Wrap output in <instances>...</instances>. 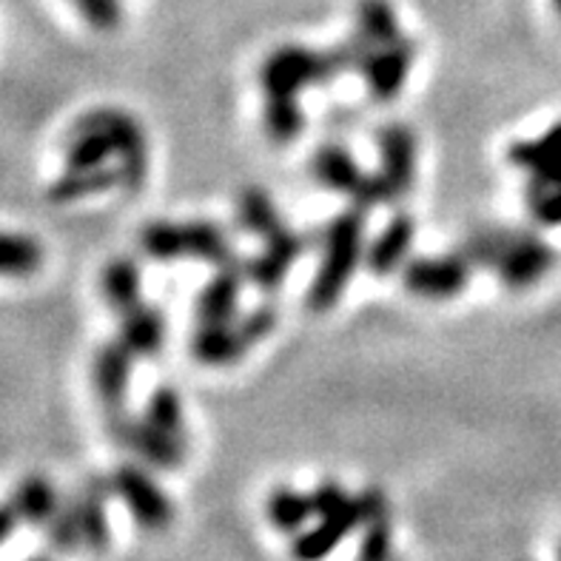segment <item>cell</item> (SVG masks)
Segmentation results:
<instances>
[{
    "label": "cell",
    "mask_w": 561,
    "mask_h": 561,
    "mask_svg": "<svg viewBox=\"0 0 561 561\" xmlns=\"http://www.w3.org/2000/svg\"><path fill=\"white\" fill-rule=\"evenodd\" d=\"M365 256V220L363 211H345L331 220L322 234V260L311 288H308V308L331 311L340 302L342 291L348 288L356 265Z\"/></svg>",
    "instance_id": "cell-1"
},
{
    "label": "cell",
    "mask_w": 561,
    "mask_h": 561,
    "mask_svg": "<svg viewBox=\"0 0 561 561\" xmlns=\"http://www.w3.org/2000/svg\"><path fill=\"white\" fill-rule=\"evenodd\" d=\"M345 75L334 49L317 51L306 46H279L260 66V85L265 98H299L302 89L334 83Z\"/></svg>",
    "instance_id": "cell-2"
},
{
    "label": "cell",
    "mask_w": 561,
    "mask_h": 561,
    "mask_svg": "<svg viewBox=\"0 0 561 561\" xmlns=\"http://www.w3.org/2000/svg\"><path fill=\"white\" fill-rule=\"evenodd\" d=\"M75 126L103 128L117 146L121 185L128 192H140L146 178H149V146H146V131H142L140 123L121 108H94V112L80 114Z\"/></svg>",
    "instance_id": "cell-3"
},
{
    "label": "cell",
    "mask_w": 561,
    "mask_h": 561,
    "mask_svg": "<svg viewBox=\"0 0 561 561\" xmlns=\"http://www.w3.org/2000/svg\"><path fill=\"white\" fill-rule=\"evenodd\" d=\"M114 496L121 499L128 513L146 534H163L174 522V505L165 491L140 465H121L112 473Z\"/></svg>",
    "instance_id": "cell-4"
},
{
    "label": "cell",
    "mask_w": 561,
    "mask_h": 561,
    "mask_svg": "<svg viewBox=\"0 0 561 561\" xmlns=\"http://www.w3.org/2000/svg\"><path fill=\"white\" fill-rule=\"evenodd\" d=\"M108 434L121 448L140 456L142 462L160 470H174L185 462V439L169 436L151 427L149 422L137 420L128 411L108 413Z\"/></svg>",
    "instance_id": "cell-5"
},
{
    "label": "cell",
    "mask_w": 561,
    "mask_h": 561,
    "mask_svg": "<svg viewBox=\"0 0 561 561\" xmlns=\"http://www.w3.org/2000/svg\"><path fill=\"white\" fill-rule=\"evenodd\" d=\"M470 271L473 265L456 249L442 256H416L405 263L402 271V283L411 294L425 299H450L465 291L470 283Z\"/></svg>",
    "instance_id": "cell-6"
},
{
    "label": "cell",
    "mask_w": 561,
    "mask_h": 561,
    "mask_svg": "<svg viewBox=\"0 0 561 561\" xmlns=\"http://www.w3.org/2000/svg\"><path fill=\"white\" fill-rule=\"evenodd\" d=\"M556 265V251L539 234L527 231V228H513L507 249L499 260L496 271L499 279L513 288V291H525L530 285L539 283L545 274Z\"/></svg>",
    "instance_id": "cell-7"
},
{
    "label": "cell",
    "mask_w": 561,
    "mask_h": 561,
    "mask_svg": "<svg viewBox=\"0 0 561 561\" xmlns=\"http://www.w3.org/2000/svg\"><path fill=\"white\" fill-rule=\"evenodd\" d=\"M413 57H416V43L411 37H399L397 43L374 49V55L359 69V78L365 80L368 98L374 103H391L399 98L413 66Z\"/></svg>",
    "instance_id": "cell-8"
},
{
    "label": "cell",
    "mask_w": 561,
    "mask_h": 561,
    "mask_svg": "<svg viewBox=\"0 0 561 561\" xmlns=\"http://www.w3.org/2000/svg\"><path fill=\"white\" fill-rule=\"evenodd\" d=\"M302 251H306V237L297 234L294 228L279 226L274 234L265 237V249L260 254L242 260L245 279L260 291H277Z\"/></svg>",
    "instance_id": "cell-9"
},
{
    "label": "cell",
    "mask_w": 561,
    "mask_h": 561,
    "mask_svg": "<svg viewBox=\"0 0 561 561\" xmlns=\"http://www.w3.org/2000/svg\"><path fill=\"white\" fill-rule=\"evenodd\" d=\"M356 527H363V507H359V496L351 499L348 505L342 507V511L317 516V527L297 534L291 556L297 561H325L328 556L340 548L342 541L354 534Z\"/></svg>",
    "instance_id": "cell-10"
},
{
    "label": "cell",
    "mask_w": 561,
    "mask_h": 561,
    "mask_svg": "<svg viewBox=\"0 0 561 561\" xmlns=\"http://www.w3.org/2000/svg\"><path fill=\"white\" fill-rule=\"evenodd\" d=\"M137 356L121 342V336L106 345H100L92 363V385L98 393L100 405L108 413L123 411L128 399V385H131V368Z\"/></svg>",
    "instance_id": "cell-11"
},
{
    "label": "cell",
    "mask_w": 561,
    "mask_h": 561,
    "mask_svg": "<svg viewBox=\"0 0 561 561\" xmlns=\"http://www.w3.org/2000/svg\"><path fill=\"white\" fill-rule=\"evenodd\" d=\"M112 493V477H89L71 499L80 525V539L89 553H103L112 541V530H108V496Z\"/></svg>",
    "instance_id": "cell-12"
},
{
    "label": "cell",
    "mask_w": 561,
    "mask_h": 561,
    "mask_svg": "<svg viewBox=\"0 0 561 561\" xmlns=\"http://www.w3.org/2000/svg\"><path fill=\"white\" fill-rule=\"evenodd\" d=\"M377 149L382 157L379 174L391 185L393 197L402 199L416 180V135L402 123H388L377 131Z\"/></svg>",
    "instance_id": "cell-13"
},
{
    "label": "cell",
    "mask_w": 561,
    "mask_h": 561,
    "mask_svg": "<svg viewBox=\"0 0 561 561\" xmlns=\"http://www.w3.org/2000/svg\"><path fill=\"white\" fill-rule=\"evenodd\" d=\"M363 507V541L356 561H393V534H391V502L382 488L370 484L359 493Z\"/></svg>",
    "instance_id": "cell-14"
},
{
    "label": "cell",
    "mask_w": 561,
    "mask_h": 561,
    "mask_svg": "<svg viewBox=\"0 0 561 561\" xmlns=\"http://www.w3.org/2000/svg\"><path fill=\"white\" fill-rule=\"evenodd\" d=\"M311 174L322 188L345 194V197H354L359 192V185L365 183V178H368L356 163V157L342 142H325V146L317 149L311 160Z\"/></svg>",
    "instance_id": "cell-15"
},
{
    "label": "cell",
    "mask_w": 561,
    "mask_h": 561,
    "mask_svg": "<svg viewBox=\"0 0 561 561\" xmlns=\"http://www.w3.org/2000/svg\"><path fill=\"white\" fill-rule=\"evenodd\" d=\"M413 234H416L413 217H408V214L393 217V220L379 231L377 240L370 242L368 251H365V265H368L374 274H379V277L393 274L399 265L405 263L408 254H411Z\"/></svg>",
    "instance_id": "cell-16"
},
{
    "label": "cell",
    "mask_w": 561,
    "mask_h": 561,
    "mask_svg": "<svg viewBox=\"0 0 561 561\" xmlns=\"http://www.w3.org/2000/svg\"><path fill=\"white\" fill-rule=\"evenodd\" d=\"M242 283H245V271L242 268H217V277L197 297L199 325L234 322Z\"/></svg>",
    "instance_id": "cell-17"
},
{
    "label": "cell",
    "mask_w": 561,
    "mask_h": 561,
    "mask_svg": "<svg viewBox=\"0 0 561 561\" xmlns=\"http://www.w3.org/2000/svg\"><path fill=\"white\" fill-rule=\"evenodd\" d=\"M64 499L55 491V484L41 473H28L21 479V484L12 493V507L18 511L23 525H32L37 530L49 525L51 516L60 511Z\"/></svg>",
    "instance_id": "cell-18"
},
{
    "label": "cell",
    "mask_w": 561,
    "mask_h": 561,
    "mask_svg": "<svg viewBox=\"0 0 561 561\" xmlns=\"http://www.w3.org/2000/svg\"><path fill=\"white\" fill-rule=\"evenodd\" d=\"M121 342L135 356H157L165 342V320L154 306H135L121 313Z\"/></svg>",
    "instance_id": "cell-19"
},
{
    "label": "cell",
    "mask_w": 561,
    "mask_h": 561,
    "mask_svg": "<svg viewBox=\"0 0 561 561\" xmlns=\"http://www.w3.org/2000/svg\"><path fill=\"white\" fill-rule=\"evenodd\" d=\"M251 342L240 331L237 322H217V325H199L192 340V354L206 365H228L237 363Z\"/></svg>",
    "instance_id": "cell-20"
},
{
    "label": "cell",
    "mask_w": 561,
    "mask_h": 561,
    "mask_svg": "<svg viewBox=\"0 0 561 561\" xmlns=\"http://www.w3.org/2000/svg\"><path fill=\"white\" fill-rule=\"evenodd\" d=\"M185 242H188V260H199L214 268H242V260L234 254L226 231L217 222H185Z\"/></svg>",
    "instance_id": "cell-21"
},
{
    "label": "cell",
    "mask_w": 561,
    "mask_h": 561,
    "mask_svg": "<svg viewBox=\"0 0 561 561\" xmlns=\"http://www.w3.org/2000/svg\"><path fill=\"white\" fill-rule=\"evenodd\" d=\"M140 265L131 256L112 260L100 274V291H103V299L114 313H126L140 306Z\"/></svg>",
    "instance_id": "cell-22"
},
{
    "label": "cell",
    "mask_w": 561,
    "mask_h": 561,
    "mask_svg": "<svg viewBox=\"0 0 561 561\" xmlns=\"http://www.w3.org/2000/svg\"><path fill=\"white\" fill-rule=\"evenodd\" d=\"M114 185H121V174H117V169H108V165H100V169H66L49 185V199L66 206V203L92 197V194L108 192Z\"/></svg>",
    "instance_id": "cell-23"
},
{
    "label": "cell",
    "mask_w": 561,
    "mask_h": 561,
    "mask_svg": "<svg viewBox=\"0 0 561 561\" xmlns=\"http://www.w3.org/2000/svg\"><path fill=\"white\" fill-rule=\"evenodd\" d=\"M112 157H117V146L103 128L71 126L66 142V169H100Z\"/></svg>",
    "instance_id": "cell-24"
},
{
    "label": "cell",
    "mask_w": 561,
    "mask_h": 561,
    "mask_svg": "<svg viewBox=\"0 0 561 561\" xmlns=\"http://www.w3.org/2000/svg\"><path fill=\"white\" fill-rule=\"evenodd\" d=\"M43 265V245L28 234L0 231V277L26 279Z\"/></svg>",
    "instance_id": "cell-25"
},
{
    "label": "cell",
    "mask_w": 561,
    "mask_h": 561,
    "mask_svg": "<svg viewBox=\"0 0 561 561\" xmlns=\"http://www.w3.org/2000/svg\"><path fill=\"white\" fill-rule=\"evenodd\" d=\"M268 519L279 534H302L308 522L317 519L313 496L294 488H277L268 499Z\"/></svg>",
    "instance_id": "cell-26"
},
{
    "label": "cell",
    "mask_w": 561,
    "mask_h": 561,
    "mask_svg": "<svg viewBox=\"0 0 561 561\" xmlns=\"http://www.w3.org/2000/svg\"><path fill=\"white\" fill-rule=\"evenodd\" d=\"M507 160H511V165L525 171V174H536V171L561 165V121L553 123L536 140L513 142L511 149H507Z\"/></svg>",
    "instance_id": "cell-27"
},
{
    "label": "cell",
    "mask_w": 561,
    "mask_h": 561,
    "mask_svg": "<svg viewBox=\"0 0 561 561\" xmlns=\"http://www.w3.org/2000/svg\"><path fill=\"white\" fill-rule=\"evenodd\" d=\"M527 208L541 226H561V165L527 174Z\"/></svg>",
    "instance_id": "cell-28"
},
{
    "label": "cell",
    "mask_w": 561,
    "mask_h": 561,
    "mask_svg": "<svg viewBox=\"0 0 561 561\" xmlns=\"http://www.w3.org/2000/svg\"><path fill=\"white\" fill-rule=\"evenodd\" d=\"M140 249L149 260L157 263H178L188 260V242H185V222L154 220L142 226Z\"/></svg>",
    "instance_id": "cell-29"
},
{
    "label": "cell",
    "mask_w": 561,
    "mask_h": 561,
    "mask_svg": "<svg viewBox=\"0 0 561 561\" xmlns=\"http://www.w3.org/2000/svg\"><path fill=\"white\" fill-rule=\"evenodd\" d=\"M237 222L242 226V231H249L254 237H268L274 234L279 226H285L279 220V211L274 206V199L268 197V192L263 188H242V194L237 197Z\"/></svg>",
    "instance_id": "cell-30"
},
{
    "label": "cell",
    "mask_w": 561,
    "mask_h": 561,
    "mask_svg": "<svg viewBox=\"0 0 561 561\" xmlns=\"http://www.w3.org/2000/svg\"><path fill=\"white\" fill-rule=\"evenodd\" d=\"M356 32L374 46L397 43L402 35L399 18L388 0H359L356 7Z\"/></svg>",
    "instance_id": "cell-31"
},
{
    "label": "cell",
    "mask_w": 561,
    "mask_h": 561,
    "mask_svg": "<svg viewBox=\"0 0 561 561\" xmlns=\"http://www.w3.org/2000/svg\"><path fill=\"white\" fill-rule=\"evenodd\" d=\"M302 126H306V117H302L297 98H265L263 128L277 146H288L297 140Z\"/></svg>",
    "instance_id": "cell-32"
},
{
    "label": "cell",
    "mask_w": 561,
    "mask_h": 561,
    "mask_svg": "<svg viewBox=\"0 0 561 561\" xmlns=\"http://www.w3.org/2000/svg\"><path fill=\"white\" fill-rule=\"evenodd\" d=\"M511 234L513 228H482V231H473L459 245V251H462V256L473 268H496L502 254H505Z\"/></svg>",
    "instance_id": "cell-33"
},
{
    "label": "cell",
    "mask_w": 561,
    "mask_h": 561,
    "mask_svg": "<svg viewBox=\"0 0 561 561\" xmlns=\"http://www.w3.org/2000/svg\"><path fill=\"white\" fill-rule=\"evenodd\" d=\"M142 420L149 422L151 427L163 431L169 436H180L185 439V422H183V402H180V393L174 388H157L151 393V399L146 402V413Z\"/></svg>",
    "instance_id": "cell-34"
},
{
    "label": "cell",
    "mask_w": 561,
    "mask_h": 561,
    "mask_svg": "<svg viewBox=\"0 0 561 561\" xmlns=\"http://www.w3.org/2000/svg\"><path fill=\"white\" fill-rule=\"evenodd\" d=\"M43 536H46V548L51 556H71L75 550L83 548V539H80V525L78 516H75V505L64 502L60 511L51 516V522L43 527Z\"/></svg>",
    "instance_id": "cell-35"
},
{
    "label": "cell",
    "mask_w": 561,
    "mask_h": 561,
    "mask_svg": "<svg viewBox=\"0 0 561 561\" xmlns=\"http://www.w3.org/2000/svg\"><path fill=\"white\" fill-rule=\"evenodd\" d=\"M83 21L98 32H114L123 21L121 0H75Z\"/></svg>",
    "instance_id": "cell-36"
},
{
    "label": "cell",
    "mask_w": 561,
    "mask_h": 561,
    "mask_svg": "<svg viewBox=\"0 0 561 561\" xmlns=\"http://www.w3.org/2000/svg\"><path fill=\"white\" fill-rule=\"evenodd\" d=\"M237 325H240V331L245 334V340L254 345V342H263L265 336H271V331L277 328V311H274L271 306L256 308V311L240 317V320H237Z\"/></svg>",
    "instance_id": "cell-37"
},
{
    "label": "cell",
    "mask_w": 561,
    "mask_h": 561,
    "mask_svg": "<svg viewBox=\"0 0 561 561\" xmlns=\"http://www.w3.org/2000/svg\"><path fill=\"white\" fill-rule=\"evenodd\" d=\"M311 496H313V507H317V516L342 511V507L348 505L351 499H354L340 482H336V479H325V482L317 484Z\"/></svg>",
    "instance_id": "cell-38"
},
{
    "label": "cell",
    "mask_w": 561,
    "mask_h": 561,
    "mask_svg": "<svg viewBox=\"0 0 561 561\" xmlns=\"http://www.w3.org/2000/svg\"><path fill=\"white\" fill-rule=\"evenodd\" d=\"M21 525L23 522L21 516H18V511L12 507V502H9V505H0V548L12 539L14 530H18Z\"/></svg>",
    "instance_id": "cell-39"
},
{
    "label": "cell",
    "mask_w": 561,
    "mask_h": 561,
    "mask_svg": "<svg viewBox=\"0 0 561 561\" xmlns=\"http://www.w3.org/2000/svg\"><path fill=\"white\" fill-rule=\"evenodd\" d=\"M356 123V112L354 108H334V112L328 114V126L336 128H348Z\"/></svg>",
    "instance_id": "cell-40"
},
{
    "label": "cell",
    "mask_w": 561,
    "mask_h": 561,
    "mask_svg": "<svg viewBox=\"0 0 561 561\" xmlns=\"http://www.w3.org/2000/svg\"><path fill=\"white\" fill-rule=\"evenodd\" d=\"M26 561H51V556H32V559Z\"/></svg>",
    "instance_id": "cell-41"
},
{
    "label": "cell",
    "mask_w": 561,
    "mask_h": 561,
    "mask_svg": "<svg viewBox=\"0 0 561 561\" xmlns=\"http://www.w3.org/2000/svg\"><path fill=\"white\" fill-rule=\"evenodd\" d=\"M553 7H556V12L561 14V0H553Z\"/></svg>",
    "instance_id": "cell-42"
},
{
    "label": "cell",
    "mask_w": 561,
    "mask_h": 561,
    "mask_svg": "<svg viewBox=\"0 0 561 561\" xmlns=\"http://www.w3.org/2000/svg\"><path fill=\"white\" fill-rule=\"evenodd\" d=\"M559 561H561V548H559Z\"/></svg>",
    "instance_id": "cell-43"
}]
</instances>
